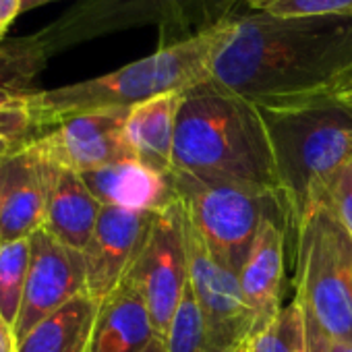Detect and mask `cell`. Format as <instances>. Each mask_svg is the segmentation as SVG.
Masks as SVG:
<instances>
[{
	"label": "cell",
	"instance_id": "6da1fadb",
	"mask_svg": "<svg viewBox=\"0 0 352 352\" xmlns=\"http://www.w3.org/2000/svg\"><path fill=\"white\" fill-rule=\"evenodd\" d=\"M352 71V15H234L212 58V81L251 102L305 96Z\"/></svg>",
	"mask_w": 352,
	"mask_h": 352
},
{
	"label": "cell",
	"instance_id": "7a4b0ae2",
	"mask_svg": "<svg viewBox=\"0 0 352 352\" xmlns=\"http://www.w3.org/2000/svg\"><path fill=\"white\" fill-rule=\"evenodd\" d=\"M170 172L282 197L272 143L255 102L212 79L183 96Z\"/></svg>",
	"mask_w": 352,
	"mask_h": 352
},
{
	"label": "cell",
	"instance_id": "3957f363",
	"mask_svg": "<svg viewBox=\"0 0 352 352\" xmlns=\"http://www.w3.org/2000/svg\"><path fill=\"white\" fill-rule=\"evenodd\" d=\"M255 106L272 143L286 214L296 226L313 193L352 162V71L323 89Z\"/></svg>",
	"mask_w": 352,
	"mask_h": 352
},
{
	"label": "cell",
	"instance_id": "277c9868",
	"mask_svg": "<svg viewBox=\"0 0 352 352\" xmlns=\"http://www.w3.org/2000/svg\"><path fill=\"white\" fill-rule=\"evenodd\" d=\"M224 25L183 44L157 48L153 54L102 77L54 89H38L28 112L42 133L79 114L131 110L164 94L189 91L212 79V58Z\"/></svg>",
	"mask_w": 352,
	"mask_h": 352
},
{
	"label": "cell",
	"instance_id": "5b68a950",
	"mask_svg": "<svg viewBox=\"0 0 352 352\" xmlns=\"http://www.w3.org/2000/svg\"><path fill=\"white\" fill-rule=\"evenodd\" d=\"M241 0H83L42 32L56 50L106 34L157 28V48L183 44L228 23Z\"/></svg>",
	"mask_w": 352,
	"mask_h": 352
},
{
	"label": "cell",
	"instance_id": "8992f818",
	"mask_svg": "<svg viewBox=\"0 0 352 352\" xmlns=\"http://www.w3.org/2000/svg\"><path fill=\"white\" fill-rule=\"evenodd\" d=\"M296 232V298L329 340L352 344V236L321 199Z\"/></svg>",
	"mask_w": 352,
	"mask_h": 352
},
{
	"label": "cell",
	"instance_id": "52a82bcc",
	"mask_svg": "<svg viewBox=\"0 0 352 352\" xmlns=\"http://www.w3.org/2000/svg\"><path fill=\"white\" fill-rule=\"evenodd\" d=\"M189 222L210 253L228 270L241 274L261 222L274 208L286 206L280 195L236 185L206 183L189 174L168 172Z\"/></svg>",
	"mask_w": 352,
	"mask_h": 352
},
{
	"label": "cell",
	"instance_id": "ba28073f",
	"mask_svg": "<svg viewBox=\"0 0 352 352\" xmlns=\"http://www.w3.org/2000/svg\"><path fill=\"white\" fill-rule=\"evenodd\" d=\"M126 280L141 292L153 329L164 338L189 282L185 210L181 201L155 212L147 239L139 249Z\"/></svg>",
	"mask_w": 352,
	"mask_h": 352
},
{
	"label": "cell",
	"instance_id": "9c48e42d",
	"mask_svg": "<svg viewBox=\"0 0 352 352\" xmlns=\"http://www.w3.org/2000/svg\"><path fill=\"white\" fill-rule=\"evenodd\" d=\"M189 282L201 309L210 352H234L255 331V315L245 300L239 274L228 270L206 247L185 214Z\"/></svg>",
	"mask_w": 352,
	"mask_h": 352
},
{
	"label": "cell",
	"instance_id": "30bf717a",
	"mask_svg": "<svg viewBox=\"0 0 352 352\" xmlns=\"http://www.w3.org/2000/svg\"><path fill=\"white\" fill-rule=\"evenodd\" d=\"M52 164L40 135L0 155V243L30 239L44 226Z\"/></svg>",
	"mask_w": 352,
	"mask_h": 352
},
{
	"label": "cell",
	"instance_id": "8fae6325",
	"mask_svg": "<svg viewBox=\"0 0 352 352\" xmlns=\"http://www.w3.org/2000/svg\"><path fill=\"white\" fill-rule=\"evenodd\" d=\"M85 292V259L44 228L30 236V270L15 323L17 342L42 319Z\"/></svg>",
	"mask_w": 352,
	"mask_h": 352
},
{
	"label": "cell",
	"instance_id": "7c38bea8",
	"mask_svg": "<svg viewBox=\"0 0 352 352\" xmlns=\"http://www.w3.org/2000/svg\"><path fill=\"white\" fill-rule=\"evenodd\" d=\"M131 110L87 112L58 122L40 135L48 153L79 174L94 172L124 160H135L126 139Z\"/></svg>",
	"mask_w": 352,
	"mask_h": 352
},
{
	"label": "cell",
	"instance_id": "4fadbf2b",
	"mask_svg": "<svg viewBox=\"0 0 352 352\" xmlns=\"http://www.w3.org/2000/svg\"><path fill=\"white\" fill-rule=\"evenodd\" d=\"M155 214L102 206L94 234L83 249L85 292L102 302L126 278Z\"/></svg>",
	"mask_w": 352,
	"mask_h": 352
},
{
	"label": "cell",
	"instance_id": "5bb4252c",
	"mask_svg": "<svg viewBox=\"0 0 352 352\" xmlns=\"http://www.w3.org/2000/svg\"><path fill=\"white\" fill-rule=\"evenodd\" d=\"M81 176L102 206L155 214L179 201L170 174L155 172L137 160H124Z\"/></svg>",
	"mask_w": 352,
	"mask_h": 352
},
{
	"label": "cell",
	"instance_id": "9a60e30c",
	"mask_svg": "<svg viewBox=\"0 0 352 352\" xmlns=\"http://www.w3.org/2000/svg\"><path fill=\"white\" fill-rule=\"evenodd\" d=\"M52 162L50 193L42 228L67 247L83 253L98 224L102 204L87 189L79 172L60 166L54 157Z\"/></svg>",
	"mask_w": 352,
	"mask_h": 352
},
{
	"label": "cell",
	"instance_id": "2e32d148",
	"mask_svg": "<svg viewBox=\"0 0 352 352\" xmlns=\"http://www.w3.org/2000/svg\"><path fill=\"white\" fill-rule=\"evenodd\" d=\"M284 274V232L272 214L261 222L249 257L239 274L247 305L255 315V331L265 327L280 311ZM253 331V333H255Z\"/></svg>",
	"mask_w": 352,
	"mask_h": 352
},
{
	"label": "cell",
	"instance_id": "e0dca14e",
	"mask_svg": "<svg viewBox=\"0 0 352 352\" xmlns=\"http://www.w3.org/2000/svg\"><path fill=\"white\" fill-rule=\"evenodd\" d=\"M155 336L141 292L124 278L100 302L87 352H143Z\"/></svg>",
	"mask_w": 352,
	"mask_h": 352
},
{
	"label": "cell",
	"instance_id": "ac0fdd59",
	"mask_svg": "<svg viewBox=\"0 0 352 352\" xmlns=\"http://www.w3.org/2000/svg\"><path fill=\"white\" fill-rule=\"evenodd\" d=\"M185 91L164 94L131 108L126 118V139L135 160L143 166L168 174L172 168L176 118Z\"/></svg>",
	"mask_w": 352,
	"mask_h": 352
},
{
	"label": "cell",
	"instance_id": "d6986e66",
	"mask_svg": "<svg viewBox=\"0 0 352 352\" xmlns=\"http://www.w3.org/2000/svg\"><path fill=\"white\" fill-rule=\"evenodd\" d=\"M100 302L87 292L34 325L17 342V352H87Z\"/></svg>",
	"mask_w": 352,
	"mask_h": 352
},
{
	"label": "cell",
	"instance_id": "ffe728a7",
	"mask_svg": "<svg viewBox=\"0 0 352 352\" xmlns=\"http://www.w3.org/2000/svg\"><path fill=\"white\" fill-rule=\"evenodd\" d=\"M54 48L40 32L28 38L0 40V89L36 91L34 81L44 71Z\"/></svg>",
	"mask_w": 352,
	"mask_h": 352
},
{
	"label": "cell",
	"instance_id": "44dd1931",
	"mask_svg": "<svg viewBox=\"0 0 352 352\" xmlns=\"http://www.w3.org/2000/svg\"><path fill=\"white\" fill-rule=\"evenodd\" d=\"M30 270V239L0 243V317L13 329L19 319Z\"/></svg>",
	"mask_w": 352,
	"mask_h": 352
},
{
	"label": "cell",
	"instance_id": "7402d4cb",
	"mask_svg": "<svg viewBox=\"0 0 352 352\" xmlns=\"http://www.w3.org/2000/svg\"><path fill=\"white\" fill-rule=\"evenodd\" d=\"M247 352H305V311L298 298L282 305L274 319L247 340Z\"/></svg>",
	"mask_w": 352,
	"mask_h": 352
},
{
	"label": "cell",
	"instance_id": "603a6c76",
	"mask_svg": "<svg viewBox=\"0 0 352 352\" xmlns=\"http://www.w3.org/2000/svg\"><path fill=\"white\" fill-rule=\"evenodd\" d=\"M168 352H210L201 309L197 305L191 282H187L181 302L174 311L170 327L164 336Z\"/></svg>",
	"mask_w": 352,
	"mask_h": 352
},
{
	"label": "cell",
	"instance_id": "cb8c5ba5",
	"mask_svg": "<svg viewBox=\"0 0 352 352\" xmlns=\"http://www.w3.org/2000/svg\"><path fill=\"white\" fill-rule=\"evenodd\" d=\"M313 199H321L352 236V162L329 176L313 193L311 201Z\"/></svg>",
	"mask_w": 352,
	"mask_h": 352
},
{
	"label": "cell",
	"instance_id": "d4e9b609",
	"mask_svg": "<svg viewBox=\"0 0 352 352\" xmlns=\"http://www.w3.org/2000/svg\"><path fill=\"white\" fill-rule=\"evenodd\" d=\"M265 13L278 17L352 15V0H278Z\"/></svg>",
	"mask_w": 352,
	"mask_h": 352
},
{
	"label": "cell",
	"instance_id": "484cf974",
	"mask_svg": "<svg viewBox=\"0 0 352 352\" xmlns=\"http://www.w3.org/2000/svg\"><path fill=\"white\" fill-rule=\"evenodd\" d=\"M38 126L28 110H7L0 112V139L11 143L23 141L28 137L38 135Z\"/></svg>",
	"mask_w": 352,
	"mask_h": 352
},
{
	"label": "cell",
	"instance_id": "4316f807",
	"mask_svg": "<svg viewBox=\"0 0 352 352\" xmlns=\"http://www.w3.org/2000/svg\"><path fill=\"white\" fill-rule=\"evenodd\" d=\"M305 311V352H329V338L317 323V319Z\"/></svg>",
	"mask_w": 352,
	"mask_h": 352
},
{
	"label": "cell",
	"instance_id": "83f0119b",
	"mask_svg": "<svg viewBox=\"0 0 352 352\" xmlns=\"http://www.w3.org/2000/svg\"><path fill=\"white\" fill-rule=\"evenodd\" d=\"M36 91L21 94V91H11V89H0V112H7V110H30V104H32V98H34Z\"/></svg>",
	"mask_w": 352,
	"mask_h": 352
},
{
	"label": "cell",
	"instance_id": "f1b7e54d",
	"mask_svg": "<svg viewBox=\"0 0 352 352\" xmlns=\"http://www.w3.org/2000/svg\"><path fill=\"white\" fill-rule=\"evenodd\" d=\"M23 13L21 0H0V40H5L7 30L17 19V15Z\"/></svg>",
	"mask_w": 352,
	"mask_h": 352
},
{
	"label": "cell",
	"instance_id": "f546056e",
	"mask_svg": "<svg viewBox=\"0 0 352 352\" xmlns=\"http://www.w3.org/2000/svg\"><path fill=\"white\" fill-rule=\"evenodd\" d=\"M0 352H17L15 329L3 317H0Z\"/></svg>",
	"mask_w": 352,
	"mask_h": 352
},
{
	"label": "cell",
	"instance_id": "4dcf8cb0",
	"mask_svg": "<svg viewBox=\"0 0 352 352\" xmlns=\"http://www.w3.org/2000/svg\"><path fill=\"white\" fill-rule=\"evenodd\" d=\"M143 352H168V348H166V340H164L162 336H155Z\"/></svg>",
	"mask_w": 352,
	"mask_h": 352
},
{
	"label": "cell",
	"instance_id": "1f68e13d",
	"mask_svg": "<svg viewBox=\"0 0 352 352\" xmlns=\"http://www.w3.org/2000/svg\"><path fill=\"white\" fill-rule=\"evenodd\" d=\"M245 3H247L253 11H267L272 5L278 3V0H245Z\"/></svg>",
	"mask_w": 352,
	"mask_h": 352
},
{
	"label": "cell",
	"instance_id": "d6a6232c",
	"mask_svg": "<svg viewBox=\"0 0 352 352\" xmlns=\"http://www.w3.org/2000/svg\"><path fill=\"white\" fill-rule=\"evenodd\" d=\"M329 352H352V344H350V342H336V340H329Z\"/></svg>",
	"mask_w": 352,
	"mask_h": 352
},
{
	"label": "cell",
	"instance_id": "836d02e7",
	"mask_svg": "<svg viewBox=\"0 0 352 352\" xmlns=\"http://www.w3.org/2000/svg\"><path fill=\"white\" fill-rule=\"evenodd\" d=\"M23 3V11H34L42 5H48V3H54V0H21Z\"/></svg>",
	"mask_w": 352,
	"mask_h": 352
},
{
	"label": "cell",
	"instance_id": "e575fe53",
	"mask_svg": "<svg viewBox=\"0 0 352 352\" xmlns=\"http://www.w3.org/2000/svg\"><path fill=\"white\" fill-rule=\"evenodd\" d=\"M11 145H13L11 141H7V139H0V155H3V153H5V151L11 147Z\"/></svg>",
	"mask_w": 352,
	"mask_h": 352
},
{
	"label": "cell",
	"instance_id": "d590c367",
	"mask_svg": "<svg viewBox=\"0 0 352 352\" xmlns=\"http://www.w3.org/2000/svg\"><path fill=\"white\" fill-rule=\"evenodd\" d=\"M234 352H247V344H243V346H241V348H236Z\"/></svg>",
	"mask_w": 352,
	"mask_h": 352
}]
</instances>
